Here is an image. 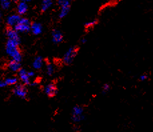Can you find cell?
Here are the masks:
<instances>
[{
  "label": "cell",
  "instance_id": "cell-1",
  "mask_svg": "<svg viewBox=\"0 0 153 132\" xmlns=\"http://www.w3.org/2000/svg\"><path fill=\"white\" fill-rule=\"evenodd\" d=\"M19 45L16 44L10 40H7L5 46V51L7 54L12 58V60L21 61L22 55L20 50L19 49Z\"/></svg>",
  "mask_w": 153,
  "mask_h": 132
},
{
  "label": "cell",
  "instance_id": "cell-2",
  "mask_svg": "<svg viewBox=\"0 0 153 132\" xmlns=\"http://www.w3.org/2000/svg\"><path fill=\"white\" fill-rule=\"evenodd\" d=\"M31 22L27 18H21L20 20L17 24L16 26L13 28L18 33H25L30 31L31 27Z\"/></svg>",
  "mask_w": 153,
  "mask_h": 132
},
{
  "label": "cell",
  "instance_id": "cell-3",
  "mask_svg": "<svg viewBox=\"0 0 153 132\" xmlns=\"http://www.w3.org/2000/svg\"><path fill=\"white\" fill-rule=\"evenodd\" d=\"M84 109L81 106L74 107L72 111V119L74 123H80L84 119Z\"/></svg>",
  "mask_w": 153,
  "mask_h": 132
},
{
  "label": "cell",
  "instance_id": "cell-4",
  "mask_svg": "<svg viewBox=\"0 0 153 132\" xmlns=\"http://www.w3.org/2000/svg\"><path fill=\"white\" fill-rule=\"evenodd\" d=\"M78 53V48L72 47L67 50L63 56V62L66 65H69L72 62Z\"/></svg>",
  "mask_w": 153,
  "mask_h": 132
},
{
  "label": "cell",
  "instance_id": "cell-5",
  "mask_svg": "<svg viewBox=\"0 0 153 132\" xmlns=\"http://www.w3.org/2000/svg\"><path fill=\"white\" fill-rule=\"evenodd\" d=\"M6 35L8 39L7 40H10L18 45H19V44H20L21 39L19 35V33L14 28H8L6 31Z\"/></svg>",
  "mask_w": 153,
  "mask_h": 132
},
{
  "label": "cell",
  "instance_id": "cell-6",
  "mask_svg": "<svg viewBox=\"0 0 153 132\" xmlns=\"http://www.w3.org/2000/svg\"><path fill=\"white\" fill-rule=\"evenodd\" d=\"M13 91L14 95L19 98H22V99H25L27 94V89L23 85L16 86L15 88H13Z\"/></svg>",
  "mask_w": 153,
  "mask_h": 132
},
{
  "label": "cell",
  "instance_id": "cell-7",
  "mask_svg": "<svg viewBox=\"0 0 153 132\" xmlns=\"http://www.w3.org/2000/svg\"><path fill=\"white\" fill-rule=\"evenodd\" d=\"M57 87H56L55 84L53 83L48 84V85L45 86L44 88L45 94L50 97H54L56 94H57Z\"/></svg>",
  "mask_w": 153,
  "mask_h": 132
},
{
  "label": "cell",
  "instance_id": "cell-8",
  "mask_svg": "<svg viewBox=\"0 0 153 132\" xmlns=\"http://www.w3.org/2000/svg\"><path fill=\"white\" fill-rule=\"evenodd\" d=\"M19 78L23 83L25 85H29L30 83V77L28 74V71L25 70V69H20L18 72Z\"/></svg>",
  "mask_w": 153,
  "mask_h": 132
},
{
  "label": "cell",
  "instance_id": "cell-9",
  "mask_svg": "<svg viewBox=\"0 0 153 132\" xmlns=\"http://www.w3.org/2000/svg\"><path fill=\"white\" fill-rule=\"evenodd\" d=\"M20 19L21 17L18 14H12V15L8 16L6 21L7 26L13 28L20 20Z\"/></svg>",
  "mask_w": 153,
  "mask_h": 132
},
{
  "label": "cell",
  "instance_id": "cell-10",
  "mask_svg": "<svg viewBox=\"0 0 153 132\" xmlns=\"http://www.w3.org/2000/svg\"><path fill=\"white\" fill-rule=\"evenodd\" d=\"M30 31L33 35H38L42 33L43 27H42V24L39 23V22H33V23L31 24Z\"/></svg>",
  "mask_w": 153,
  "mask_h": 132
},
{
  "label": "cell",
  "instance_id": "cell-11",
  "mask_svg": "<svg viewBox=\"0 0 153 132\" xmlns=\"http://www.w3.org/2000/svg\"><path fill=\"white\" fill-rule=\"evenodd\" d=\"M52 41L54 44H58L61 43V42L63 41V34L58 29H54L53 30V32L52 33Z\"/></svg>",
  "mask_w": 153,
  "mask_h": 132
},
{
  "label": "cell",
  "instance_id": "cell-12",
  "mask_svg": "<svg viewBox=\"0 0 153 132\" xmlns=\"http://www.w3.org/2000/svg\"><path fill=\"white\" fill-rule=\"evenodd\" d=\"M28 10V5L26 2L19 1L17 6V12L19 15H23L27 13Z\"/></svg>",
  "mask_w": 153,
  "mask_h": 132
},
{
  "label": "cell",
  "instance_id": "cell-13",
  "mask_svg": "<svg viewBox=\"0 0 153 132\" xmlns=\"http://www.w3.org/2000/svg\"><path fill=\"white\" fill-rule=\"evenodd\" d=\"M8 68L12 72H19V70L21 69L20 61H18L16 60H12L8 63Z\"/></svg>",
  "mask_w": 153,
  "mask_h": 132
},
{
  "label": "cell",
  "instance_id": "cell-14",
  "mask_svg": "<svg viewBox=\"0 0 153 132\" xmlns=\"http://www.w3.org/2000/svg\"><path fill=\"white\" fill-rule=\"evenodd\" d=\"M43 59H42V58L40 57V56H38V57H36L34 59V60L33 61L32 66L34 69H39L42 68V66H43Z\"/></svg>",
  "mask_w": 153,
  "mask_h": 132
},
{
  "label": "cell",
  "instance_id": "cell-15",
  "mask_svg": "<svg viewBox=\"0 0 153 132\" xmlns=\"http://www.w3.org/2000/svg\"><path fill=\"white\" fill-rule=\"evenodd\" d=\"M53 4L52 0H42L41 4V11L42 12H46Z\"/></svg>",
  "mask_w": 153,
  "mask_h": 132
},
{
  "label": "cell",
  "instance_id": "cell-16",
  "mask_svg": "<svg viewBox=\"0 0 153 132\" xmlns=\"http://www.w3.org/2000/svg\"><path fill=\"white\" fill-rule=\"evenodd\" d=\"M12 4V0H0V6L3 10H8Z\"/></svg>",
  "mask_w": 153,
  "mask_h": 132
},
{
  "label": "cell",
  "instance_id": "cell-17",
  "mask_svg": "<svg viewBox=\"0 0 153 132\" xmlns=\"http://www.w3.org/2000/svg\"><path fill=\"white\" fill-rule=\"evenodd\" d=\"M70 7H62L60 8V11L59 13V18L60 19H63L65 17L67 16L68 14L70 12Z\"/></svg>",
  "mask_w": 153,
  "mask_h": 132
},
{
  "label": "cell",
  "instance_id": "cell-18",
  "mask_svg": "<svg viewBox=\"0 0 153 132\" xmlns=\"http://www.w3.org/2000/svg\"><path fill=\"white\" fill-rule=\"evenodd\" d=\"M18 79L16 77H7L5 80V83L7 84V86H13L18 83Z\"/></svg>",
  "mask_w": 153,
  "mask_h": 132
},
{
  "label": "cell",
  "instance_id": "cell-19",
  "mask_svg": "<svg viewBox=\"0 0 153 132\" xmlns=\"http://www.w3.org/2000/svg\"><path fill=\"white\" fill-rule=\"evenodd\" d=\"M58 4L60 8L70 7L71 0H58Z\"/></svg>",
  "mask_w": 153,
  "mask_h": 132
},
{
  "label": "cell",
  "instance_id": "cell-20",
  "mask_svg": "<svg viewBox=\"0 0 153 132\" xmlns=\"http://www.w3.org/2000/svg\"><path fill=\"white\" fill-rule=\"evenodd\" d=\"M97 24H98L97 19H94V20L87 21L86 23L85 24L84 26H85V27H86L87 29H91V28L94 27Z\"/></svg>",
  "mask_w": 153,
  "mask_h": 132
},
{
  "label": "cell",
  "instance_id": "cell-21",
  "mask_svg": "<svg viewBox=\"0 0 153 132\" xmlns=\"http://www.w3.org/2000/svg\"><path fill=\"white\" fill-rule=\"evenodd\" d=\"M46 73L48 75H52L54 73V67L51 63H48L46 65Z\"/></svg>",
  "mask_w": 153,
  "mask_h": 132
},
{
  "label": "cell",
  "instance_id": "cell-22",
  "mask_svg": "<svg viewBox=\"0 0 153 132\" xmlns=\"http://www.w3.org/2000/svg\"><path fill=\"white\" fill-rule=\"evenodd\" d=\"M110 90V86L108 84H104L102 86V92L103 94H106L108 91Z\"/></svg>",
  "mask_w": 153,
  "mask_h": 132
},
{
  "label": "cell",
  "instance_id": "cell-23",
  "mask_svg": "<svg viewBox=\"0 0 153 132\" xmlns=\"http://www.w3.org/2000/svg\"><path fill=\"white\" fill-rule=\"evenodd\" d=\"M139 79H140V80L142 81H146L147 79H148V75H146V74H142V75H140V76Z\"/></svg>",
  "mask_w": 153,
  "mask_h": 132
},
{
  "label": "cell",
  "instance_id": "cell-24",
  "mask_svg": "<svg viewBox=\"0 0 153 132\" xmlns=\"http://www.w3.org/2000/svg\"><path fill=\"white\" fill-rule=\"evenodd\" d=\"M5 87H7V84L5 83V80L0 81V88H4Z\"/></svg>",
  "mask_w": 153,
  "mask_h": 132
},
{
  "label": "cell",
  "instance_id": "cell-25",
  "mask_svg": "<svg viewBox=\"0 0 153 132\" xmlns=\"http://www.w3.org/2000/svg\"><path fill=\"white\" fill-rule=\"evenodd\" d=\"M28 74H29V76L30 77H32L33 76V75H34V73H33V72H32V71H29L28 72Z\"/></svg>",
  "mask_w": 153,
  "mask_h": 132
},
{
  "label": "cell",
  "instance_id": "cell-26",
  "mask_svg": "<svg viewBox=\"0 0 153 132\" xmlns=\"http://www.w3.org/2000/svg\"><path fill=\"white\" fill-rule=\"evenodd\" d=\"M86 41H87V39H86V38H82V40H81V43L83 44H86Z\"/></svg>",
  "mask_w": 153,
  "mask_h": 132
},
{
  "label": "cell",
  "instance_id": "cell-27",
  "mask_svg": "<svg viewBox=\"0 0 153 132\" xmlns=\"http://www.w3.org/2000/svg\"><path fill=\"white\" fill-rule=\"evenodd\" d=\"M19 1H24V2H30V1H32V0H19Z\"/></svg>",
  "mask_w": 153,
  "mask_h": 132
},
{
  "label": "cell",
  "instance_id": "cell-28",
  "mask_svg": "<svg viewBox=\"0 0 153 132\" xmlns=\"http://www.w3.org/2000/svg\"><path fill=\"white\" fill-rule=\"evenodd\" d=\"M1 16H2V15H1V12H0V21H1Z\"/></svg>",
  "mask_w": 153,
  "mask_h": 132
}]
</instances>
